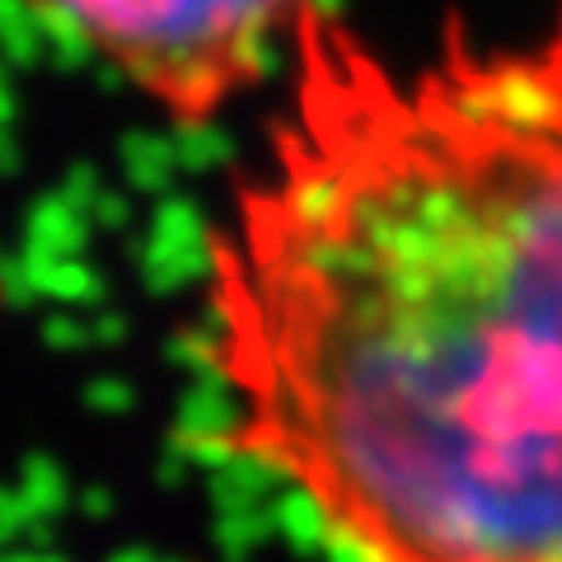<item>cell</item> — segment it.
<instances>
[{
  "label": "cell",
  "instance_id": "1",
  "mask_svg": "<svg viewBox=\"0 0 562 562\" xmlns=\"http://www.w3.org/2000/svg\"><path fill=\"white\" fill-rule=\"evenodd\" d=\"M206 258L225 450L351 562H562V0L394 61L319 5Z\"/></svg>",
  "mask_w": 562,
  "mask_h": 562
},
{
  "label": "cell",
  "instance_id": "2",
  "mask_svg": "<svg viewBox=\"0 0 562 562\" xmlns=\"http://www.w3.org/2000/svg\"><path fill=\"white\" fill-rule=\"evenodd\" d=\"M52 14L169 117L206 122L291 43L310 0H29Z\"/></svg>",
  "mask_w": 562,
  "mask_h": 562
}]
</instances>
